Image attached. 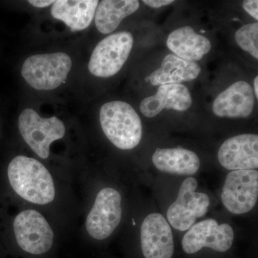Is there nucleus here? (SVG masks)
I'll return each instance as SVG.
<instances>
[{
  "label": "nucleus",
  "instance_id": "nucleus-1",
  "mask_svg": "<svg viewBox=\"0 0 258 258\" xmlns=\"http://www.w3.org/2000/svg\"><path fill=\"white\" fill-rule=\"evenodd\" d=\"M8 176L15 193L25 201L45 205L55 198V186L50 171L37 159L18 156L9 164Z\"/></svg>",
  "mask_w": 258,
  "mask_h": 258
},
{
  "label": "nucleus",
  "instance_id": "nucleus-2",
  "mask_svg": "<svg viewBox=\"0 0 258 258\" xmlns=\"http://www.w3.org/2000/svg\"><path fill=\"white\" fill-rule=\"evenodd\" d=\"M100 122L106 138L121 150H131L140 144L143 127L133 107L121 101L108 102L100 109Z\"/></svg>",
  "mask_w": 258,
  "mask_h": 258
},
{
  "label": "nucleus",
  "instance_id": "nucleus-3",
  "mask_svg": "<svg viewBox=\"0 0 258 258\" xmlns=\"http://www.w3.org/2000/svg\"><path fill=\"white\" fill-rule=\"evenodd\" d=\"M72 60L64 52L30 56L24 62L22 75L31 87L37 90H53L67 79Z\"/></svg>",
  "mask_w": 258,
  "mask_h": 258
},
{
  "label": "nucleus",
  "instance_id": "nucleus-4",
  "mask_svg": "<svg viewBox=\"0 0 258 258\" xmlns=\"http://www.w3.org/2000/svg\"><path fill=\"white\" fill-rule=\"evenodd\" d=\"M20 134L30 149L41 159L50 156L51 144L63 138L66 126L55 116L42 118L32 108H26L19 117Z\"/></svg>",
  "mask_w": 258,
  "mask_h": 258
},
{
  "label": "nucleus",
  "instance_id": "nucleus-5",
  "mask_svg": "<svg viewBox=\"0 0 258 258\" xmlns=\"http://www.w3.org/2000/svg\"><path fill=\"white\" fill-rule=\"evenodd\" d=\"M198 180L192 176L186 178L180 186L177 198L166 212L169 225L184 232L191 228L198 219L206 215L210 206L207 194L197 191Z\"/></svg>",
  "mask_w": 258,
  "mask_h": 258
},
{
  "label": "nucleus",
  "instance_id": "nucleus-6",
  "mask_svg": "<svg viewBox=\"0 0 258 258\" xmlns=\"http://www.w3.org/2000/svg\"><path fill=\"white\" fill-rule=\"evenodd\" d=\"M131 32H116L102 40L93 50L88 69L93 76L110 78L118 74L128 60L134 45Z\"/></svg>",
  "mask_w": 258,
  "mask_h": 258
},
{
  "label": "nucleus",
  "instance_id": "nucleus-7",
  "mask_svg": "<svg viewBox=\"0 0 258 258\" xmlns=\"http://www.w3.org/2000/svg\"><path fill=\"white\" fill-rule=\"evenodd\" d=\"M122 197L118 190L103 188L97 194L86 220L88 235L97 240L108 238L122 219Z\"/></svg>",
  "mask_w": 258,
  "mask_h": 258
},
{
  "label": "nucleus",
  "instance_id": "nucleus-8",
  "mask_svg": "<svg viewBox=\"0 0 258 258\" xmlns=\"http://www.w3.org/2000/svg\"><path fill=\"white\" fill-rule=\"evenodd\" d=\"M13 230L19 247L28 253H45L53 244V230L45 217L36 210L20 212L13 222Z\"/></svg>",
  "mask_w": 258,
  "mask_h": 258
},
{
  "label": "nucleus",
  "instance_id": "nucleus-9",
  "mask_svg": "<svg viewBox=\"0 0 258 258\" xmlns=\"http://www.w3.org/2000/svg\"><path fill=\"white\" fill-rule=\"evenodd\" d=\"M258 200V171H231L226 176L221 200L227 210L234 215H243L255 207Z\"/></svg>",
  "mask_w": 258,
  "mask_h": 258
},
{
  "label": "nucleus",
  "instance_id": "nucleus-10",
  "mask_svg": "<svg viewBox=\"0 0 258 258\" xmlns=\"http://www.w3.org/2000/svg\"><path fill=\"white\" fill-rule=\"evenodd\" d=\"M235 239L232 226L218 223L209 218L195 223L184 235L181 246L186 254L197 253L203 248H210L218 252H225L231 249Z\"/></svg>",
  "mask_w": 258,
  "mask_h": 258
},
{
  "label": "nucleus",
  "instance_id": "nucleus-11",
  "mask_svg": "<svg viewBox=\"0 0 258 258\" xmlns=\"http://www.w3.org/2000/svg\"><path fill=\"white\" fill-rule=\"evenodd\" d=\"M141 248L144 258H172L174 240L171 226L160 213L144 218L140 230Z\"/></svg>",
  "mask_w": 258,
  "mask_h": 258
},
{
  "label": "nucleus",
  "instance_id": "nucleus-12",
  "mask_svg": "<svg viewBox=\"0 0 258 258\" xmlns=\"http://www.w3.org/2000/svg\"><path fill=\"white\" fill-rule=\"evenodd\" d=\"M217 159L227 170H257L258 136L244 134L230 137L220 146Z\"/></svg>",
  "mask_w": 258,
  "mask_h": 258
},
{
  "label": "nucleus",
  "instance_id": "nucleus-13",
  "mask_svg": "<svg viewBox=\"0 0 258 258\" xmlns=\"http://www.w3.org/2000/svg\"><path fill=\"white\" fill-rule=\"evenodd\" d=\"M255 97L249 83L239 81L231 85L215 98L214 114L220 118H246L254 110Z\"/></svg>",
  "mask_w": 258,
  "mask_h": 258
},
{
  "label": "nucleus",
  "instance_id": "nucleus-14",
  "mask_svg": "<svg viewBox=\"0 0 258 258\" xmlns=\"http://www.w3.org/2000/svg\"><path fill=\"white\" fill-rule=\"evenodd\" d=\"M191 104L192 97L184 85H161L154 96L147 97L142 101L140 111L144 116L154 118L164 109L187 111Z\"/></svg>",
  "mask_w": 258,
  "mask_h": 258
},
{
  "label": "nucleus",
  "instance_id": "nucleus-15",
  "mask_svg": "<svg viewBox=\"0 0 258 258\" xmlns=\"http://www.w3.org/2000/svg\"><path fill=\"white\" fill-rule=\"evenodd\" d=\"M152 162L157 170L177 176H192L200 169V159L193 151L184 148L157 149Z\"/></svg>",
  "mask_w": 258,
  "mask_h": 258
},
{
  "label": "nucleus",
  "instance_id": "nucleus-16",
  "mask_svg": "<svg viewBox=\"0 0 258 258\" xmlns=\"http://www.w3.org/2000/svg\"><path fill=\"white\" fill-rule=\"evenodd\" d=\"M166 45L174 55L195 62L202 60L212 47L208 37L197 33L190 26L181 27L171 32Z\"/></svg>",
  "mask_w": 258,
  "mask_h": 258
},
{
  "label": "nucleus",
  "instance_id": "nucleus-17",
  "mask_svg": "<svg viewBox=\"0 0 258 258\" xmlns=\"http://www.w3.org/2000/svg\"><path fill=\"white\" fill-rule=\"evenodd\" d=\"M201 73L200 64L169 54L163 59L160 67L146 79L152 86L177 84L198 79Z\"/></svg>",
  "mask_w": 258,
  "mask_h": 258
},
{
  "label": "nucleus",
  "instance_id": "nucleus-18",
  "mask_svg": "<svg viewBox=\"0 0 258 258\" xmlns=\"http://www.w3.org/2000/svg\"><path fill=\"white\" fill-rule=\"evenodd\" d=\"M98 3L97 0H57L52 5L51 14L74 31L83 30L92 23Z\"/></svg>",
  "mask_w": 258,
  "mask_h": 258
},
{
  "label": "nucleus",
  "instance_id": "nucleus-19",
  "mask_svg": "<svg viewBox=\"0 0 258 258\" xmlns=\"http://www.w3.org/2000/svg\"><path fill=\"white\" fill-rule=\"evenodd\" d=\"M138 0H103L98 3L95 23L98 31L109 34L119 26L123 19L138 10Z\"/></svg>",
  "mask_w": 258,
  "mask_h": 258
},
{
  "label": "nucleus",
  "instance_id": "nucleus-20",
  "mask_svg": "<svg viewBox=\"0 0 258 258\" xmlns=\"http://www.w3.org/2000/svg\"><path fill=\"white\" fill-rule=\"evenodd\" d=\"M235 41L242 50L258 59V23L244 25L235 32Z\"/></svg>",
  "mask_w": 258,
  "mask_h": 258
},
{
  "label": "nucleus",
  "instance_id": "nucleus-21",
  "mask_svg": "<svg viewBox=\"0 0 258 258\" xmlns=\"http://www.w3.org/2000/svg\"><path fill=\"white\" fill-rule=\"evenodd\" d=\"M258 1L257 0H247L242 3L243 9L254 20H258Z\"/></svg>",
  "mask_w": 258,
  "mask_h": 258
},
{
  "label": "nucleus",
  "instance_id": "nucleus-22",
  "mask_svg": "<svg viewBox=\"0 0 258 258\" xmlns=\"http://www.w3.org/2000/svg\"><path fill=\"white\" fill-rule=\"evenodd\" d=\"M143 3L150 8L158 9V8L171 5V3H174V0H144Z\"/></svg>",
  "mask_w": 258,
  "mask_h": 258
},
{
  "label": "nucleus",
  "instance_id": "nucleus-23",
  "mask_svg": "<svg viewBox=\"0 0 258 258\" xmlns=\"http://www.w3.org/2000/svg\"><path fill=\"white\" fill-rule=\"evenodd\" d=\"M28 3L32 6L35 7V8H43L50 6L51 5H53L55 1H52V0H50V1H47V0H45V1L44 0H40V1H39V0H30V1H28Z\"/></svg>",
  "mask_w": 258,
  "mask_h": 258
},
{
  "label": "nucleus",
  "instance_id": "nucleus-24",
  "mask_svg": "<svg viewBox=\"0 0 258 258\" xmlns=\"http://www.w3.org/2000/svg\"><path fill=\"white\" fill-rule=\"evenodd\" d=\"M258 77L256 76L254 79V88H252L253 90V93L254 95V97H256V98H258Z\"/></svg>",
  "mask_w": 258,
  "mask_h": 258
}]
</instances>
